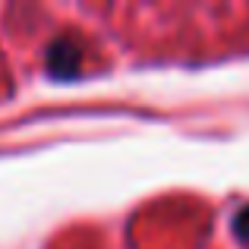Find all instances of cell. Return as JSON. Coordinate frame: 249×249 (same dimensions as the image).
Segmentation results:
<instances>
[{
    "mask_svg": "<svg viewBox=\"0 0 249 249\" xmlns=\"http://www.w3.org/2000/svg\"><path fill=\"white\" fill-rule=\"evenodd\" d=\"M79 63H82V51L73 38H57L51 41L48 57H44V67L54 79H73L79 73Z\"/></svg>",
    "mask_w": 249,
    "mask_h": 249,
    "instance_id": "obj_1",
    "label": "cell"
},
{
    "mask_svg": "<svg viewBox=\"0 0 249 249\" xmlns=\"http://www.w3.org/2000/svg\"><path fill=\"white\" fill-rule=\"evenodd\" d=\"M231 227H233V233H237V240H243V243H249V205H243L237 214H233Z\"/></svg>",
    "mask_w": 249,
    "mask_h": 249,
    "instance_id": "obj_2",
    "label": "cell"
}]
</instances>
